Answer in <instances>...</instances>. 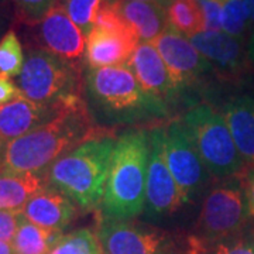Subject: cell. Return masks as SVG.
<instances>
[{
	"label": "cell",
	"instance_id": "1",
	"mask_svg": "<svg viewBox=\"0 0 254 254\" xmlns=\"http://www.w3.org/2000/svg\"><path fill=\"white\" fill-rule=\"evenodd\" d=\"M85 96L92 119L106 126L137 125L168 116V105L147 93L127 65L88 68Z\"/></svg>",
	"mask_w": 254,
	"mask_h": 254
},
{
	"label": "cell",
	"instance_id": "2",
	"mask_svg": "<svg viewBox=\"0 0 254 254\" xmlns=\"http://www.w3.org/2000/svg\"><path fill=\"white\" fill-rule=\"evenodd\" d=\"M85 99L61 110L34 131L6 145L4 170L13 173L46 174L61 157L86 141L96 131Z\"/></svg>",
	"mask_w": 254,
	"mask_h": 254
},
{
	"label": "cell",
	"instance_id": "3",
	"mask_svg": "<svg viewBox=\"0 0 254 254\" xmlns=\"http://www.w3.org/2000/svg\"><path fill=\"white\" fill-rule=\"evenodd\" d=\"M116 141L113 131L98 127L86 141L48 168L47 181L82 210L100 208Z\"/></svg>",
	"mask_w": 254,
	"mask_h": 254
},
{
	"label": "cell",
	"instance_id": "4",
	"mask_svg": "<svg viewBox=\"0 0 254 254\" xmlns=\"http://www.w3.org/2000/svg\"><path fill=\"white\" fill-rule=\"evenodd\" d=\"M150 154L148 131L134 128L118 137L100 205L102 216L131 220L143 212Z\"/></svg>",
	"mask_w": 254,
	"mask_h": 254
},
{
	"label": "cell",
	"instance_id": "5",
	"mask_svg": "<svg viewBox=\"0 0 254 254\" xmlns=\"http://www.w3.org/2000/svg\"><path fill=\"white\" fill-rule=\"evenodd\" d=\"M20 93L40 105L66 106L83 99L81 65L68 63L43 50L30 48L16 79Z\"/></svg>",
	"mask_w": 254,
	"mask_h": 254
},
{
	"label": "cell",
	"instance_id": "6",
	"mask_svg": "<svg viewBox=\"0 0 254 254\" xmlns=\"http://www.w3.org/2000/svg\"><path fill=\"white\" fill-rule=\"evenodd\" d=\"M181 123L208 173L227 180L246 167L223 115L206 103L190 108Z\"/></svg>",
	"mask_w": 254,
	"mask_h": 254
},
{
	"label": "cell",
	"instance_id": "7",
	"mask_svg": "<svg viewBox=\"0 0 254 254\" xmlns=\"http://www.w3.org/2000/svg\"><path fill=\"white\" fill-rule=\"evenodd\" d=\"M96 236L103 254H196L200 249L193 240L184 247L170 233L130 220L99 216Z\"/></svg>",
	"mask_w": 254,
	"mask_h": 254
},
{
	"label": "cell",
	"instance_id": "8",
	"mask_svg": "<svg viewBox=\"0 0 254 254\" xmlns=\"http://www.w3.org/2000/svg\"><path fill=\"white\" fill-rule=\"evenodd\" d=\"M242 178L232 177L209 190L202 203L198 218V235L195 239L203 249V243L220 242L235 236L249 218Z\"/></svg>",
	"mask_w": 254,
	"mask_h": 254
},
{
	"label": "cell",
	"instance_id": "9",
	"mask_svg": "<svg viewBox=\"0 0 254 254\" xmlns=\"http://www.w3.org/2000/svg\"><path fill=\"white\" fill-rule=\"evenodd\" d=\"M163 143L170 171L185 202H190L199 193L210 174L190 143L181 120H174L163 127Z\"/></svg>",
	"mask_w": 254,
	"mask_h": 254
},
{
	"label": "cell",
	"instance_id": "10",
	"mask_svg": "<svg viewBox=\"0 0 254 254\" xmlns=\"http://www.w3.org/2000/svg\"><path fill=\"white\" fill-rule=\"evenodd\" d=\"M28 28V38L37 50L81 65L86 50V37L60 3H57L38 24Z\"/></svg>",
	"mask_w": 254,
	"mask_h": 254
},
{
	"label": "cell",
	"instance_id": "11",
	"mask_svg": "<svg viewBox=\"0 0 254 254\" xmlns=\"http://www.w3.org/2000/svg\"><path fill=\"white\" fill-rule=\"evenodd\" d=\"M153 46L161 55L180 92L188 86H193L208 73L213 72V66L193 47L190 38L182 36L171 26L155 38Z\"/></svg>",
	"mask_w": 254,
	"mask_h": 254
},
{
	"label": "cell",
	"instance_id": "12",
	"mask_svg": "<svg viewBox=\"0 0 254 254\" xmlns=\"http://www.w3.org/2000/svg\"><path fill=\"white\" fill-rule=\"evenodd\" d=\"M151 154L147 175L145 206L154 215H173L187 202L174 180L165 160L163 143V127H157L151 133Z\"/></svg>",
	"mask_w": 254,
	"mask_h": 254
},
{
	"label": "cell",
	"instance_id": "13",
	"mask_svg": "<svg viewBox=\"0 0 254 254\" xmlns=\"http://www.w3.org/2000/svg\"><path fill=\"white\" fill-rule=\"evenodd\" d=\"M190 43L213 66V72L225 79H239L252 64L243 38L223 31H202L190 37Z\"/></svg>",
	"mask_w": 254,
	"mask_h": 254
},
{
	"label": "cell",
	"instance_id": "14",
	"mask_svg": "<svg viewBox=\"0 0 254 254\" xmlns=\"http://www.w3.org/2000/svg\"><path fill=\"white\" fill-rule=\"evenodd\" d=\"M140 44L133 30H106L95 27L86 37L85 61L89 68L127 65Z\"/></svg>",
	"mask_w": 254,
	"mask_h": 254
},
{
	"label": "cell",
	"instance_id": "15",
	"mask_svg": "<svg viewBox=\"0 0 254 254\" xmlns=\"http://www.w3.org/2000/svg\"><path fill=\"white\" fill-rule=\"evenodd\" d=\"M66 106H46L20 95L17 99L0 108V138L9 144L10 141L26 136L46 125Z\"/></svg>",
	"mask_w": 254,
	"mask_h": 254
},
{
	"label": "cell",
	"instance_id": "16",
	"mask_svg": "<svg viewBox=\"0 0 254 254\" xmlns=\"http://www.w3.org/2000/svg\"><path fill=\"white\" fill-rule=\"evenodd\" d=\"M127 66L147 93L161 99L167 105L180 92L153 43H140L130 57Z\"/></svg>",
	"mask_w": 254,
	"mask_h": 254
},
{
	"label": "cell",
	"instance_id": "17",
	"mask_svg": "<svg viewBox=\"0 0 254 254\" xmlns=\"http://www.w3.org/2000/svg\"><path fill=\"white\" fill-rule=\"evenodd\" d=\"M21 212L37 226L61 233L76 216V205L63 190L48 184L28 200Z\"/></svg>",
	"mask_w": 254,
	"mask_h": 254
},
{
	"label": "cell",
	"instance_id": "18",
	"mask_svg": "<svg viewBox=\"0 0 254 254\" xmlns=\"http://www.w3.org/2000/svg\"><path fill=\"white\" fill-rule=\"evenodd\" d=\"M230 134L246 165L254 164V98L249 95L233 96L223 108Z\"/></svg>",
	"mask_w": 254,
	"mask_h": 254
},
{
	"label": "cell",
	"instance_id": "19",
	"mask_svg": "<svg viewBox=\"0 0 254 254\" xmlns=\"http://www.w3.org/2000/svg\"><path fill=\"white\" fill-rule=\"evenodd\" d=\"M120 16L136 33L140 43H153L168 27L167 10L161 4L148 1L110 0Z\"/></svg>",
	"mask_w": 254,
	"mask_h": 254
},
{
	"label": "cell",
	"instance_id": "20",
	"mask_svg": "<svg viewBox=\"0 0 254 254\" xmlns=\"http://www.w3.org/2000/svg\"><path fill=\"white\" fill-rule=\"evenodd\" d=\"M48 185L47 174L0 170V210L21 212L36 193Z\"/></svg>",
	"mask_w": 254,
	"mask_h": 254
},
{
	"label": "cell",
	"instance_id": "21",
	"mask_svg": "<svg viewBox=\"0 0 254 254\" xmlns=\"http://www.w3.org/2000/svg\"><path fill=\"white\" fill-rule=\"evenodd\" d=\"M60 236L61 233L37 226L23 215L11 245L14 254H48Z\"/></svg>",
	"mask_w": 254,
	"mask_h": 254
},
{
	"label": "cell",
	"instance_id": "22",
	"mask_svg": "<svg viewBox=\"0 0 254 254\" xmlns=\"http://www.w3.org/2000/svg\"><path fill=\"white\" fill-rule=\"evenodd\" d=\"M167 10L168 26L182 36H196L203 31V16L198 0H170Z\"/></svg>",
	"mask_w": 254,
	"mask_h": 254
},
{
	"label": "cell",
	"instance_id": "23",
	"mask_svg": "<svg viewBox=\"0 0 254 254\" xmlns=\"http://www.w3.org/2000/svg\"><path fill=\"white\" fill-rule=\"evenodd\" d=\"M48 254H103L96 233L89 229H79L55 240Z\"/></svg>",
	"mask_w": 254,
	"mask_h": 254
},
{
	"label": "cell",
	"instance_id": "24",
	"mask_svg": "<svg viewBox=\"0 0 254 254\" xmlns=\"http://www.w3.org/2000/svg\"><path fill=\"white\" fill-rule=\"evenodd\" d=\"M26 57L17 33L10 28L0 40V76L17 78L23 71Z\"/></svg>",
	"mask_w": 254,
	"mask_h": 254
},
{
	"label": "cell",
	"instance_id": "25",
	"mask_svg": "<svg viewBox=\"0 0 254 254\" xmlns=\"http://www.w3.org/2000/svg\"><path fill=\"white\" fill-rule=\"evenodd\" d=\"M106 0H58L66 14L88 37L95 28L96 17L100 7Z\"/></svg>",
	"mask_w": 254,
	"mask_h": 254
},
{
	"label": "cell",
	"instance_id": "26",
	"mask_svg": "<svg viewBox=\"0 0 254 254\" xmlns=\"http://www.w3.org/2000/svg\"><path fill=\"white\" fill-rule=\"evenodd\" d=\"M253 30L250 17L245 6V0H225L222 13V31L229 36L243 38Z\"/></svg>",
	"mask_w": 254,
	"mask_h": 254
},
{
	"label": "cell",
	"instance_id": "27",
	"mask_svg": "<svg viewBox=\"0 0 254 254\" xmlns=\"http://www.w3.org/2000/svg\"><path fill=\"white\" fill-rule=\"evenodd\" d=\"M17 24L33 27L38 24L58 0H11Z\"/></svg>",
	"mask_w": 254,
	"mask_h": 254
},
{
	"label": "cell",
	"instance_id": "28",
	"mask_svg": "<svg viewBox=\"0 0 254 254\" xmlns=\"http://www.w3.org/2000/svg\"><path fill=\"white\" fill-rule=\"evenodd\" d=\"M203 16V31H222V13L225 0H198Z\"/></svg>",
	"mask_w": 254,
	"mask_h": 254
},
{
	"label": "cell",
	"instance_id": "29",
	"mask_svg": "<svg viewBox=\"0 0 254 254\" xmlns=\"http://www.w3.org/2000/svg\"><path fill=\"white\" fill-rule=\"evenodd\" d=\"M212 254H254V239L237 235L227 237L216 243Z\"/></svg>",
	"mask_w": 254,
	"mask_h": 254
},
{
	"label": "cell",
	"instance_id": "30",
	"mask_svg": "<svg viewBox=\"0 0 254 254\" xmlns=\"http://www.w3.org/2000/svg\"><path fill=\"white\" fill-rule=\"evenodd\" d=\"M23 213L14 210H0V242L11 243L17 233Z\"/></svg>",
	"mask_w": 254,
	"mask_h": 254
},
{
	"label": "cell",
	"instance_id": "31",
	"mask_svg": "<svg viewBox=\"0 0 254 254\" xmlns=\"http://www.w3.org/2000/svg\"><path fill=\"white\" fill-rule=\"evenodd\" d=\"M20 89L10 78L0 76V108L7 105L20 96Z\"/></svg>",
	"mask_w": 254,
	"mask_h": 254
},
{
	"label": "cell",
	"instance_id": "32",
	"mask_svg": "<svg viewBox=\"0 0 254 254\" xmlns=\"http://www.w3.org/2000/svg\"><path fill=\"white\" fill-rule=\"evenodd\" d=\"M242 185H243V192H245V199L249 215L254 216V167L246 171L243 178H242Z\"/></svg>",
	"mask_w": 254,
	"mask_h": 254
},
{
	"label": "cell",
	"instance_id": "33",
	"mask_svg": "<svg viewBox=\"0 0 254 254\" xmlns=\"http://www.w3.org/2000/svg\"><path fill=\"white\" fill-rule=\"evenodd\" d=\"M247 53H249V58H250L252 64H254V27L250 33V38L247 43Z\"/></svg>",
	"mask_w": 254,
	"mask_h": 254
},
{
	"label": "cell",
	"instance_id": "34",
	"mask_svg": "<svg viewBox=\"0 0 254 254\" xmlns=\"http://www.w3.org/2000/svg\"><path fill=\"white\" fill-rule=\"evenodd\" d=\"M245 6L250 17V23L254 27V0H245Z\"/></svg>",
	"mask_w": 254,
	"mask_h": 254
},
{
	"label": "cell",
	"instance_id": "35",
	"mask_svg": "<svg viewBox=\"0 0 254 254\" xmlns=\"http://www.w3.org/2000/svg\"><path fill=\"white\" fill-rule=\"evenodd\" d=\"M0 254H14L13 245L9 242H0Z\"/></svg>",
	"mask_w": 254,
	"mask_h": 254
},
{
	"label": "cell",
	"instance_id": "36",
	"mask_svg": "<svg viewBox=\"0 0 254 254\" xmlns=\"http://www.w3.org/2000/svg\"><path fill=\"white\" fill-rule=\"evenodd\" d=\"M6 143L0 138V170L4 165V155H6Z\"/></svg>",
	"mask_w": 254,
	"mask_h": 254
},
{
	"label": "cell",
	"instance_id": "37",
	"mask_svg": "<svg viewBox=\"0 0 254 254\" xmlns=\"http://www.w3.org/2000/svg\"><path fill=\"white\" fill-rule=\"evenodd\" d=\"M126 1H148V3H157V4H161L164 7L168 6L170 0H126Z\"/></svg>",
	"mask_w": 254,
	"mask_h": 254
},
{
	"label": "cell",
	"instance_id": "38",
	"mask_svg": "<svg viewBox=\"0 0 254 254\" xmlns=\"http://www.w3.org/2000/svg\"><path fill=\"white\" fill-rule=\"evenodd\" d=\"M4 28H6V20L3 17V11H1V7H0V40H1V37L6 34Z\"/></svg>",
	"mask_w": 254,
	"mask_h": 254
},
{
	"label": "cell",
	"instance_id": "39",
	"mask_svg": "<svg viewBox=\"0 0 254 254\" xmlns=\"http://www.w3.org/2000/svg\"><path fill=\"white\" fill-rule=\"evenodd\" d=\"M4 1H6V0H0V7L3 6V3H4Z\"/></svg>",
	"mask_w": 254,
	"mask_h": 254
}]
</instances>
